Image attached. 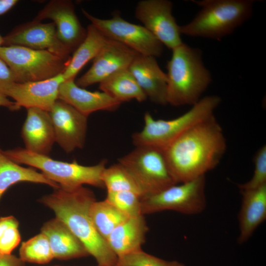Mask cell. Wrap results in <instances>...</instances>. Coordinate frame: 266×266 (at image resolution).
I'll use <instances>...</instances> for the list:
<instances>
[{
  "label": "cell",
  "instance_id": "1",
  "mask_svg": "<svg viewBox=\"0 0 266 266\" xmlns=\"http://www.w3.org/2000/svg\"><path fill=\"white\" fill-rule=\"evenodd\" d=\"M226 148L223 131L214 115L186 131L164 152L179 184L205 176L219 164Z\"/></svg>",
  "mask_w": 266,
  "mask_h": 266
},
{
  "label": "cell",
  "instance_id": "2",
  "mask_svg": "<svg viewBox=\"0 0 266 266\" xmlns=\"http://www.w3.org/2000/svg\"><path fill=\"white\" fill-rule=\"evenodd\" d=\"M95 200L93 192L83 186L73 189L59 187L40 200L82 242L98 266H115L117 257L97 231L90 214Z\"/></svg>",
  "mask_w": 266,
  "mask_h": 266
},
{
  "label": "cell",
  "instance_id": "3",
  "mask_svg": "<svg viewBox=\"0 0 266 266\" xmlns=\"http://www.w3.org/2000/svg\"><path fill=\"white\" fill-rule=\"evenodd\" d=\"M166 67L167 102L172 106L193 105L212 81L201 50L183 42L172 50Z\"/></svg>",
  "mask_w": 266,
  "mask_h": 266
},
{
  "label": "cell",
  "instance_id": "4",
  "mask_svg": "<svg viewBox=\"0 0 266 266\" xmlns=\"http://www.w3.org/2000/svg\"><path fill=\"white\" fill-rule=\"evenodd\" d=\"M200 7L189 23L180 26L181 34L212 39L232 33L252 16V0H193Z\"/></svg>",
  "mask_w": 266,
  "mask_h": 266
},
{
  "label": "cell",
  "instance_id": "5",
  "mask_svg": "<svg viewBox=\"0 0 266 266\" xmlns=\"http://www.w3.org/2000/svg\"><path fill=\"white\" fill-rule=\"evenodd\" d=\"M221 98L210 95L201 98L182 115L170 120L155 119L149 112L144 115L142 129L132 136L135 147L149 146L165 150L192 127L214 115Z\"/></svg>",
  "mask_w": 266,
  "mask_h": 266
},
{
  "label": "cell",
  "instance_id": "6",
  "mask_svg": "<svg viewBox=\"0 0 266 266\" xmlns=\"http://www.w3.org/2000/svg\"><path fill=\"white\" fill-rule=\"evenodd\" d=\"M3 152L18 164H25L39 169L48 178L63 188L73 189L84 184L104 187L101 176L106 167V160L94 166H86L75 161L68 163L56 160L48 155L38 154L20 147Z\"/></svg>",
  "mask_w": 266,
  "mask_h": 266
},
{
  "label": "cell",
  "instance_id": "7",
  "mask_svg": "<svg viewBox=\"0 0 266 266\" xmlns=\"http://www.w3.org/2000/svg\"><path fill=\"white\" fill-rule=\"evenodd\" d=\"M0 58L19 83L46 80L62 73L69 60L47 50L17 45L0 47Z\"/></svg>",
  "mask_w": 266,
  "mask_h": 266
},
{
  "label": "cell",
  "instance_id": "8",
  "mask_svg": "<svg viewBox=\"0 0 266 266\" xmlns=\"http://www.w3.org/2000/svg\"><path fill=\"white\" fill-rule=\"evenodd\" d=\"M133 177L143 197L150 196L177 183L167 165L164 150L149 146H137L118 159Z\"/></svg>",
  "mask_w": 266,
  "mask_h": 266
},
{
  "label": "cell",
  "instance_id": "9",
  "mask_svg": "<svg viewBox=\"0 0 266 266\" xmlns=\"http://www.w3.org/2000/svg\"><path fill=\"white\" fill-rule=\"evenodd\" d=\"M172 185L141 199V212L144 214L173 210L187 215L202 212L206 205L205 176Z\"/></svg>",
  "mask_w": 266,
  "mask_h": 266
},
{
  "label": "cell",
  "instance_id": "10",
  "mask_svg": "<svg viewBox=\"0 0 266 266\" xmlns=\"http://www.w3.org/2000/svg\"><path fill=\"white\" fill-rule=\"evenodd\" d=\"M85 17L107 38L118 41L139 54L160 57L163 45L143 26L130 23L117 12L108 19L96 17L82 9Z\"/></svg>",
  "mask_w": 266,
  "mask_h": 266
},
{
  "label": "cell",
  "instance_id": "11",
  "mask_svg": "<svg viewBox=\"0 0 266 266\" xmlns=\"http://www.w3.org/2000/svg\"><path fill=\"white\" fill-rule=\"evenodd\" d=\"M172 3L168 0H142L135 7V15L163 45L171 50L183 43L180 26L172 14Z\"/></svg>",
  "mask_w": 266,
  "mask_h": 266
},
{
  "label": "cell",
  "instance_id": "12",
  "mask_svg": "<svg viewBox=\"0 0 266 266\" xmlns=\"http://www.w3.org/2000/svg\"><path fill=\"white\" fill-rule=\"evenodd\" d=\"M3 39V45L47 50L66 60L71 53L59 39L53 22L43 23L33 20L16 27Z\"/></svg>",
  "mask_w": 266,
  "mask_h": 266
},
{
  "label": "cell",
  "instance_id": "13",
  "mask_svg": "<svg viewBox=\"0 0 266 266\" xmlns=\"http://www.w3.org/2000/svg\"><path fill=\"white\" fill-rule=\"evenodd\" d=\"M55 142L69 153L85 144L87 118L73 107L58 99L49 111Z\"/></svg>",
  "mask_w": 266,
  "mask_h": 266
},
{
  "label": "cell",
  "instance_id": "14",
  "mask_svg": "<svg viewBox=\"0 0 266 266\" xmlns=\"http://www.w3.org/2000/svg\"><path fill=\"white\" fill-rule=\"evenodd\" d=\"M138 54L121 43L108 39L91 67L75 83L83 88L100 83L116 72L128 69Z\"/></svg>",
  "mask_w": 266,
  "mask_h": 266
},
{
  "label": "cell",
  "instance_id": "15",
  "mask_svg": "<svg viewBox=\"0 0 266 266\" xmlns=\"http://www.w3.org/2000/svg\"><path fill=\"white\" fill-rule=\"evenodd\" d=\"M46 19L53 21L59 39L71 53L86 37L87 30L81 24L70 0L50 1L33 20L41 21Z\"/></svg>",
  "mask_w": 266,
  "mask_h": 266
},
{
  "label": "cell",
  "instance_id": "16",
  "mask_svg": "<svg viewBox=\"0 0 266 266\" xmlns=\"http://www.w3.org/2000/svg\"><path fill=\"white\" fill-rule=\"evenodd\" d=\"M65 81L61 73L42 81L15 83L4 95L14 100L18 109L35 107L49 112L58 100L60 87Z\"/></svg>",
  "mask_w": 266,
  "mask_h": 266
},
{
  "label": "cell",
  "instance_id": "17",
  "mask_svg": "<svg viewBox=\"0 0 266 266\" xmlns=\"http://www.w3.org/2000/svg\"><path fill=\"white\" fill-rule=\"evenodd\" d=\"M128 69L152 102L162 105L167 104V75L155 57L138 54Z\"/></svg>",
  "mask_w": 266,
  "mask_h": 266
},
{
  "label": "cell",
  "instance_id": "18",
  "mask_svg": "<svg viewBox=\"0 0 266 266\" xmlns=\"http://www.w3.org/2000/svg\"><path fill=\"white\" fill-rule=\"evenodd\" d=\"M26 120L21 130L25 149L48 155L55 142L51 119L48 111L35 107L27 109Z\"/></svg>",
  "mask_w": 266,
  "mask_h": 266
},
{
  "label": "cell",
  "instance_id": "19",
  "mask_svg": "<svg viewBox=\"0 0 266 266\" xmlns=\"http://www.w3.org/2000/svg\"><path fill=\"white\" fill-rule=\"evenodd\" d=\"M58 99L69 104L87 117L97 111H115L122 104L102 91L91 92L78 86L74 79L62 83Z\"/></svg>",
  "mask_w": 266,
  "mask_h": 266
},
{
  "label": "cell",
  "instance_id": "20",
  "mask_svg": "<svg viewBox=\"0 0 266 266\" xmlns=\"http://www.w3.org/2000/svg\"><path fill=\"white\" fill-rule=\"evenodd\" d=\"M240 192L242 202L238 216L239 235L237 241L241 244L250 238L266 219V185Z\"/></svg>",
  "mask_w": 266,
  "mask_h": 266
},
{
  "label": "cell",
  "instance_id": "21",
  "mask_svg": "<svg viewBox=\"0 0 266 266\" xmlns=\"http://www.w3.org/2000/svg\"><path fill=\"white\" fill-rule=\"evenodd\" d=\"M148 231L143 215L130 217L115 228L106 241L118 258L141 249Z\"/></svg>",
  "mask_w": 266,
  "mask_h": 266
},
{
  "label": "cell",
  "instance_id": "22",
  "mask_svg": "<svg viewBox=\"0 0 266 266\" xmlns=\"http://www.w3.org/2000/svg\"><path fill=\"white\" fill-rule=\"evenodd\" d=\"M41 233L47 237L54 258L68 260L89 255L82 242L56 217L46 222Z\"/></svg>",
  "mask_w": 266,
  "mask_h": 266
},
{
  "label": "cell",
  "instance_id": "23",
  "mask_svg": "<svg viewBox=\"0 0 266 266\" xmlns=\"http://www.w3.org/2000/svg\"><path fill=\"white\" fill-rule=\"evenodd\" d=\"M86 30L85 38L73 52L62 73L65 80L74 79L80 70L98 55L108 39L92 24Z\"/></svg>",
  "mask_w": 266,
  "mask_h": 266
},
{
  "label": "cell",
  "instance_id": "24",
  "mask_svg": "<svg viewBox=\"0 0 266 266\" xmlns=\"http://www.w3.org/2000/svg\"><path fill=\"white\" fill-rule=\"evenodd\" d=\"M20 182L48 185L55 189L59 185L33 167H25L6 156L0 147V199L7 189Z\"/></svg>",
  "mask_w": 266,
  "mask_h": 266
},
{
  "label": "cell",
  "instance_id": "25",
  "mask_svg": "<svg viewBox=\"0 0 266 266\" xmlns=\"http://www.w3.org/2000/svg\"><path fill=\"white\" fill-rule=\"evenodd\" d=\"M99 88L121 103L132 100L142 102L147 99L129 69L109 76L99 83Z\"/></svg>",
  "mask_w": 266,
  "mask_h": 266
},
{
  "label": "cell",
  "instance_id": "26",
  "mask_svg": "<svg viewBox=\"0 0 266 266\" xmlns=\"http://www.w3.org/2000/svg\"><path fill=\"white\" fill-rule=\"evenodd\" d=\"M90 214L97 231L105 240L115 228L130 217L106 200L94 201Z\"/></svg>",
  "mask_w": 266,
  "mask_h": 266
},
{
  "label": "cell",
  "instance_id": "27",
  "mask_svg": "<svg viewBox=\"0 0 266 266\" xmlns=\"http://www.w3.org/2000/svg\"><path fill=\"white\" fill-rule=\"evenodd\" d=\"M101 179L107 192L132 191L143 197L141 189L133 177L119 163L106 167Z\"/></svg>",
  "mask_w": 266,
  "mask_h": 266
},
{
  "label": "cell",
  "instance_id": "28",
  "mask_svg": "<svg viewBox=\"0 0 266 266\" xmlns=\"http://www.w3.org/2000/svg\"><path fill=\"white\" fill-rule=\"evenodd\" d=\"M19 255L24 262L38 264H46L54 258L49 241L41 233L22 243Z\"/></svg>",
  "mask_w": 266,
  "mask_h": 266
},
{
  "label": "cell",
  "instance_id": "29",
  "mask_svg": "<svg viewBox=\"0 0 266 266\" xmlns=\"http://www.w3.org/2000/svg\"><path fill=\"white\" fill-rule=\"evenodd\" d=\"M19 223L13 216L0 218V253L10 254L21 240Z\"/></svg>",
  "mask_w": 266,
  "mask_h": 266
},
{
  "label": "cell",
  "instance_id": "30",
  "mask_svg": "<svg viewBox=\"0 0 266 266\" xmlns=\"http://www.w3.org/2000/svg\"><path fill=\"white\" fill-rule=\"evenodd\" d=\"M141 196L132 191L107 192L105 199L118 209L130 217L142 215Z\"/></svg>",
  "mask_w": 266,
  "mask_h": 266
},
{
  "label": "cell",
  "instance_id": "31",
  "mask_svg": "<svg viewBox=\"0 0 266 266\" xmlns=\"http://www.w3.org/2000/svg\"><path fill=\"white\" fill-rule=\"evenodd\" d=\"M115 266H185L176 261H166L142 249L117 258Z\"/></svg>",
  "mask_w": 266,
  "mask_h": 266
},
{
  "label": "cell",
  "instance_id": "32",
  "mask_svg": "<svg viewBox=\"0 0 266 266\" xmlns=\"http://www.w3.org/2000/svg\"><path fill=\"white\" fill-rule=\"evenodd\" d=\"M254 170L252 178L247 182L238 185L240 191L255 189L266 185V145L257 151L254 158Z\"/></svg>",
  "mask_w": 266,
  "mask_h": 266
},
{
  "label": "cell",
  "instance_id": "33",
  "mask_svg": "<svg viewBox=\"0 0 266 266\" xmlns=\"http://www.w3.org/2000/svg\"><path fill=\"white\" fill-rule=\"evenodd\" d=\"M15 83L13 73L6 64L0 58V92L4 95L7 90Z\"/></svg>",
  "mask_w": 266,
  "mask_h": 266
},
{
  "label": "cell",
  "instance_id": "34",
  "mask_svg": "<svg viewBox=\"0 0 266 266\" xmlns=\"http://www.w3.org/2000/svg\"><path fill=\"white\" fill-rule=\"evenodd\" d=\"M24 263L15 255L0 253V266H24Z\"/></svg>",
  "mask_w": 266,
  "mask_h": 266
},
{
  "label": "cell",
  "instance_id": "35",
  "mask_svg": "<svg viewBox=\"0 0 266 266\" xmlns=\"http://www.w3.org/2000/svg\"><path fill=\"white\" fill-rule=\"evenodd\" d=\"M18 2L17 0H0V15L9 11Z\"/></svg>",
  "mask_w": 266,
  "mask_h": 266
},
{
  "label": "cell",
  "instance_id": "36",
  "mask_svg": "<svg viewBox=\"0 0 266 266\" xmlns=\"http://www.w3.org/2000/svg\"><path fill=\"white\" fill-rule=\"evenodd\" d=\"M0 106L7 107L11 110H18L14 101H10L7 96L0 92Z\"/></svg>",
  "mask_w": 266,
  "mask_h": 266
},
{
  "label": "cell",
  "instance_id": "37",
  "mask_svg": "<svg viewBox=\"0 0 266 266\" xmlns=\"http://www.w3.org/2000/svg\"><path fill=\"white\" fill-rule=\"evenodd\" d=\"M3 36H1L0 35V47L3 45Z\"/></svg>",
  "mask_w": 266,
  "mask_h": 266
},
{
  "label": "cell",
  "instance_id": "38",
  "mask_svg": "<svg viewBox=\"0 0 266 266\" xmlns=\"http://www.w3.org/2000/svg\"></svg>",
  "mask_w": 266,
  "mask_h": 266
}]
</instances>
